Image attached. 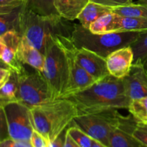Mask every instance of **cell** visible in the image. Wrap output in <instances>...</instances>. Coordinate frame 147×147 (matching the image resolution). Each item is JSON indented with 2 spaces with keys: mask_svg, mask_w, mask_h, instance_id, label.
Returning a JSON list of instances; mask_svg holds the SVG:
<instances>
[{
  "mask_svg": "<svg viewBox=\"0 0 147 147\" xmlns=\"http://www.w3.org/2000/svg\"><path fill=\"white\" fill-rule=\"evenodd\" d=\"M59 15L69 21L78 20L90 0H55Z\"/></svg>",
  "mask_w": 147,
  "mask_h": 147,
  "instance_id": "obj_16",
  "label": "cell"
},
{
  "mask_svg": "<svg viewBox=\"0 0 147 147\" xmlns=\"http://www.w3.org/2000/svg\"><path fill=\"white\" fill-rule=\"evenodd\" d=\"M131 47L134 54V64H144L147 59V31L139 33V37Z\"/></svg>",
  "mask_w": 147,
  "mask_h": 147,
  "instance_id": "obj_24",
  "label": "cell"
},
{
  "mask_svg": "<svg viewBox=\"0 0 147 147\" xmlns=\"http://www.w3.org/2000/svg\"><path fill=\"white\" fill-rule=\"evenodd\" d=\"M141 147H147V146H144V145H142V146H141Z\"/></svg>",
  "mask_w": 147,
  "mask_h": 147,
  "instance_id": "obj_38",
  "label": "cell"
},
{
  "mask_svg": "<svg viewBox=\"0 0 147 147\" xmlns=\"http://www.w3.org/2000/svg\"><path fill=\"white\" fill-rule=\"evenodd\" d=\"M91 147H108V146H106L105 144H102L101 142H98V141L93 139Z\"/></svg>",
  "mask_w": 147,
  "mask_h": 147,
  "instance_id": "obj_35",
  "label": "cell"
},
{
  "mask_svg": "<svg viewBox=\"0 0 147 147\" xmlns=\"http://www.w3.org/2000/svg\"><path fill=\"white\" fill-rule=\"evenodd\" d=\"M137 3L142 4H146V5H147V0H139Z\"/></svg>",
  "mask_w": 147,
  "mask_h": 147,
  "instance_id": "obj_36",
  "label": "cell"
},
{
  "mask_svg": "<svg viewBox=\"0 0 147 147\" xmlns=\"http://www.w3.org/2000/svg\"><path fill=\"white\" fill-rule=\"evenodd\" d=\"M30 142L33 147H48V142L36 130L33 131Z\"/></svg>",
  "mask_w": 147,
  "mask_h": 147,
  "instance_id": "obj_31",
  "label": "cell"
},
{
  "mask_svg": "<svg viewBox=\"0 0 147 147\" xmlns=\"http://www.w3.org/2000/svg\"><path fill=\"white\" fill-rule=\"evenodd\" d=\"M137 32L94 34L80 24H74L72 31V42L76 48H85L106 58L112 52L130 46L139 37Z\"/></svg>",
  "mask_w": 147,
  "mask_h": 147,
  "instance_id": "obj_5",
  "label": "cell"
},
{
  "mask_svg": "<svg viewBox=\"0 0 147 147\" xmlns=\"http://www.w3.org/2000/svg\"><path fill=\"white\" fill-rule=\"evenodd\" d=\"M67 131L80 147H91L93 139L77 126L73 124V126L67 128Z\"/></svg>",
  "mask_w": 147,
  "mask_h": 147,
  "instance_id": "obj_26",
  "label": "cell"
},
{
  "mask_svg": "<svg viewBox=\"0 0 147 147\" xmlns=\"http://www.w3.org/2000/svg\"><path fill=\"white\" fill-rule=\"evenodd\" d=\"M21 35L14 31L0 34V58L1 62L12 72L22 74L26 71L23 63L19 60L17 50Z\"/></svg>",
  "mask_w": 147,
  "mask_h": 147,
  "instance_id": "obj_10",
  "label": "cell"
},
{
  "mask_svg": "<svg viewBox=\"0 0 147 147\" xmlns=\"http://www.w3.org/2000/svg\"><path fill=\"white\" fill-rule=\"evenodd\" d=\"M112 11L111 7L90 1L78 17L80 24L85 28L89 29L90 24L103 14Z\"/></svg>",
  "mask_w": 147,
  "mask_h": 147,
  "instance_id": "obj_17",
  "label": "cell"
},
{
  "mask_svg": "<svg viewBox=\"0 0 147 147\" xmlns=\"http://www.w3.org/2000/svg\"><path fill=\"white\" fill-rule=\"evenodd\" d=\"M65 98L76 104L78 115L129 109L131 99L125 93L123 79L111 75L96 81L88 88Z\"/></svg>",
  "mask_w": 147,
  "mask_h": 147,
  "instance_id": "obj_1",
  "label": "cell"
},
{
  "mask_svg": "<svg viewBox=\"0 0 147 147\" xmlns=\"http://www.w3.org/2000/svg\"><path fill=\"white\" fill-rule=\"evenodd\" d=\"M24 6L27 9L43 17L59 15L55 0H24Z\"/></svg>",
  "mask_w": 147,
  "mask_h": 147,
  "instance_id": "obj_21",
  "label": "cell"
},
{
  "mask_svg": "<svg viewBox=\"0 0 147 147\" xmlns=\"http://www.w3.org/2000/svg\"><path fill=\"white\" fill-rule=\"evenodd\" d=\"M34 130L52 142L69 127L78 116L76 104L67 98H58L30 109Z\"/></svg>",
  "mask_w": 147,
  "mask_h": 147,
  "instance_id": "obj_2",
  "label": "cell"
},
{
  "mask_svg": "<svg viewBox=\"0 0 147 147\" xmlns=\"http://www.w3.org/2000/svg\"><path fill=\"white\" fill-rule=\"evenodd\" d=\"M17 100L30 109L53 100L49 85L42 73L26 70L19 75Z\"/></svg>",
  "mask_w": 147,
  "mask_h": 147,
  "instance_id": "obj_7",
  "label": "cell"
},
{
  "mask_svg": "<svg viewBox=\"0 0 147 147\" xmlns=\"http://www.w3.org/2000/svg\"><path fill=\"white\" fill-rule=\"evenodd\" d=\"M69 61V78L67 88L61 98H65L71 95L83 91L93 86L96 80L89 75L78 63L74 57L75 45L70 37L66 39Z\"/></svg>",
  "mask_w": 147,
  "mask_h": 147,
  "instance_id": "obj_9",
  "label": "cell"
},
{
  "mask_svg": "<svg viewBox=\"0 0 147 147\" xmlns=\"http://www.w3.org/2000/svg\"><path fill=\"white\" fill-rule=\"evenodd\" d=\"M109 73L116 78L123 79L129 74L134 62V54L130 46L112 52L106 57Z\"/></svg>",
  "mask_w": 147,
  "mask_h": 147,
  "instance_id": "obj_12",
  "label": "cell"
},
{
  "mask_svg": "<svg viewBox=\"0 0 147 147\" xmlns=\"http://www.w3.org/2000/svg\"><path fill=\"white\" fill-rule=\"evenodd\" d=\"M146 31H147V18L122 17L117 14V23H116L115 32H142Z\"/></svg>",
  "mask_w": 147,
  "mask_h": 147,
  "instance_id": "obj_18",
  "label": "cell"
},
{
  "mask_svg": "<svg viewBox=\"0 0 147 147\" xmlns=\"http://www.w3.org/2000/svg\"><path fill=\"white\" fill-rule=\"evenodd\" d=\"M62 35L49 39L45 50L42 73L49 85L53 100L61 98L67 88L69 78V61L66 39Z\"/></svg>",
  "mask_w": 147,
  "mask_h": 147,
  "instance_id": "obj_4",
  "label": "cell"
},
{
  "mask_svg": "<svg viewBox=\"0 0 147 147\" xmlns=\"http://www.w3.org/2000/svg\"><path fill=\"white\" fill-rule=\"evenodd\" d=\"M66 131L59 135L53 142H48V147H64Z\"/></svg>",
  "mask_w": 147,
  "mask_h": 147,
  "instance_id": "obj_32",
  "label": "cell"
},
{
  "mask_svg": "<svg viewBox=\"0 0 147 147\" xmlns=\"http://www.w3.org/2000/svg\"><path fill=\"white\" fill-rule=\"evenodd\" d=\"M128 111L138 122L147 123V96L131 100Z\"/></svg>",
  "mask_w": 147,
  "mask_h": 147,
  "instance_id": "obj_25",
  "label": "cell"
},
{
  "mask_svg": "<svg viewBox=\"0 0 147 147\" xmlns=\"http://www.w3.org/2000/svg\"><path fill=\"white\" fill-rule=\"evenodd\" d=\"M74 57L76 62L96 81L110 75L107 67L106 59L94 52L75 47Z\"/></svg>",
  "mask_w": 147,
  "mask_h": 147,
  "instance_id": "obj_11",
  "label": "cell"
},
{
  "mask_svg": "<svg viewBox=\"0 0 147 147\" xmlns=\"http://www.w3.org/2000/svg\"><path fill=\"white\" fill-rule=\"evenodd\" d=\"M17 56L23 64L28 65L41 73L44 70L45 55L23 37H21Z\"/></svg>",
  "mask_w": 147,
  "mask_h": 147,
  "instance_id": "obj_15",
  "label": "cell"
},
{
  "mask_svg": "<svg viewBox=\"0 0 147 147\" xmlns=\"http://www.w3.org/2000/svg\"><path fill=\"white\" fill-rule=\"evenodd\" d=\"M11 75V70L8 67L0 68V86H3L9 79Z\"/></svg>",
  "mask_w": 147,
  "mask_h": 147,
  "instance_id": "obj_33",
  "label": "cell"
},
{
  "mask_svg": "<svg viewBox=\"0 0 147 147\" xmlns=\"http://www.w3.org/2000/svg\"><path fill=\"white\" fill-rule=\"evenodd\" d=\"M0 147H33L30 141L16 140L10 137L2 139Z\"/></svg>",
  "mask_w": 147,
  "mask_h": 147,
  "instance_id": "obj_29",
  "label": "cell"
},
{
  "mask_svg": "<svg viewBox=\"0 0 147 147\" xmlns=\"http://www.w3.org/2000/svg\"><path fill=\"white\" fill-rule=\"evenodd\" d=\"M117 14L113 11L103 14L90 24L88 30L94 34H105L116 32Z\"/></svg>",
  "mask_w": 147,
  "mask_h": 147,
  "instance_id": "obj_20",
  "label": "cell"
},
{
  "mask_svg": "<svg viewBox=\"0 0 147 147\" xmlns=\"http://www.w3.org/2000/svg\"><path fill=\"white\" fill-rule=\"evenodd\" d=\"M144 67H146V70H147V59L146 60V61H145V63H144Z\"/></svg>",
  "mask_w": 147,
  "mask_h": 147,
  "instance_id": "obj_37",
  "label": "cell"
},
{
  "mask_svg": "<svg viewBox=\"0 0 147 147\" xmlns=\"http://www.w3.org/2000/svg\"><path fill=\"white\" fill-rule=\"evenodd\" d=\"M132 134L138 142L147 146V123L138 122Z\"/></svg>",
  "mask_w": 147,
  "mask_h": 147,
  "instance_id": "obj_27",
  "label": "cell"
},
{
  "mask_svg": "<svg viewBox=\"0 0 147 147\" xmlns=\"http://www.w3.org/2000/svg\"><path fill=\"white\" fill-rule=\"evenodd\" d=\"M0 107L7 121L9 137L16 140L30 141L34 129L30 108L19 101Z\"/></svg>",
  "mask_w": 147,
  "mask_h": 147,
  "instance_id": "obj_8",
  "label": "cell"
},
{
  "mask_svg": "<svg viewBox=\"0 0 147 147\" xmlns=\"http://www.w3.org/2000/svg\"><path fill=\"white\" fill-rule=\"evenodd\" d=\"M24 4V0H0V14L9 12Z\"/></svg>",
  "mask_w": 147,
  "mask_h": 147,
  "instance_id": "obj_28",
  "label": "cell"
},
{
  "mask_svg": "<svg viewBox=\"0 0 147 147\" xmlns=\"http://www.w3.org/2000/svg\"><path fill=\"white\" fill-rule=\"evenodd\" d=\"M138 121L130 113L123 116L120 125L110 135L108 147H141L142 144L138 142L132 133Z\"/></svg>",
  "mask_w": 147,
  "mask_h": 147,
  "instance_id": "obj_13",
  "label": "cell"
},
{
  "mask_svg": "<svg viewBox=\"0 0 147 147\" xmlns=\"http://www.w3.org/2000/svg\"><path fill=\"white\" fill-rule=\"evenodd\" d=\"M90 1L102 4L106 7H111V9L132 3V0H90Z\"/></svg>",
  "mask_w": 147,
  "mask_h": 147,
  "instance_id": "obj_30",
  "label": "cell"
},
{
  "mask_svg": "<svg viewBox=\"0 0 147 147\" xmlns=\"http://www.w3.org/2000/svg\"><path fill=\"white\" fill-rule=\"evenodd\" d=\"M64 147H80L71 138V136L69 135V134L67 133V130H66L65 133V144Z\"/></svg>",
  "mask_w": 147,
  "mask_h": 147,
  "instance_id": "obj_34",
  "label": "cell"
},
{
  "mask_svg": "<svg viewBox=\"0 0 147 147\" xmlns=\"http://www.w3.org/2000/svg\"><path fill=\"white\" fill-rule=\"evenodd\" d=\"M60 15L43 17L25 8L23 4L20 17V35L44 54L49 39L53 36L70 37L73 25L63 22Z\"/></svg>",
  "mask_w": 147,
  "mask_h": 147,
  "instance_id": "obj_3",
  "label": "cell"
},
{
  "mask_svg": "<svg viewBox=\"0 0 147 147\" xmlns=\"http://www.w3.org/2000/svg\"><path fill=\"white\" fill-rule=\"evenodd\" d=\"M19 85V75L11 71L9 79L0 86V106L18 101L17 98Z\"/></svg>",
  "mask_w": 147,
  "mask_h": 147,
  "instance_id": "obj_22",
  "label": "cell"
},
{
  "mask_svg": "<svg viewBox=\"0 0 147 147\" xmlns=\"http://www.w3.org/2000/svg\"><path fill=\"white\" fill-rule=\"evenodd\" d=\"M22 5L9 12L0 14V34L7 32L14 31L20 34V17Z\"/></svg>",
  "mask_w": 147,
  "mask_h": 147,
  "instance_id": "obj_19",
  "label": "cell"
},
{
  "mask_svg": "<svg viewBox=\"0 0 147 147\" xmlns=\"http://www.w3.org/2000/svg\"><path fill=\"white\" fill-rule=\"evenodd\" d=\"M123 81L125 93L131 100L147 96V70L144 65L134 64Z\"/></svg>",
  "mask_w": 147,
  "mask_h": 147,
  "instance_id": "obj_14",
  "label": "cell"
},
{
  "mask_svg": "<svg viewBox=\"0 0 147 147\" xmlns=\"http://www.w3.org/2000/svg\"><path fill=\"white\" fill-rule=\"evenodd\" d=\"M112 11L122 17L147 18V5L139 3H131L121 7L112 8Z\"/></svg>",
  "mask_w": 147,
  "mask_h": 147,
  "instance_id": "obj_23",
  "label": "cell"
},
{
  "mask_svg": "<svg viewBox=\"0 0 147 147\" xmlns=\"http://www.w3.org/2000/svg\"><path fill=\"white\" fill-rule=\"evenodd\" d=\"M123 116L118 111L85 113L76 116L72 123L86 132L93 139L108 146L112 132L120 125Z\"/></svg>",
  "mask_w": 147,
  "mask_h": 147,
  "instance_id": "obj_6",
  "label": "cell"
}]
</instances>
